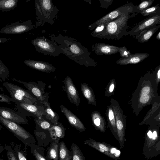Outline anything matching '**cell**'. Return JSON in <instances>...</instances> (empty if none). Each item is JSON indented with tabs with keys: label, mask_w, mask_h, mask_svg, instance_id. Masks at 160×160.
<instances>
[{
	"label": "cell",
	"mask_w": 160,
	"mask_h": 160,
	"mask_svg": "<svg viewBox=\"0 0 160 160\" xmlns=\"http://www.w3.org/2000/svg\"><path fill=\"white\" fill-rule=\"evenodd\" d=\"M34 121L39 127L44 129L48 130L52 125L47 121L42 118H38L36 117Z\"/></svg>",
	"instance_id": "31"
},
{
	"label": "cell",
	"mask_w": 160,
	"mask_h": 160,
	"mask_svg": "<svg viewBox=\"0 0 160 160\" xmlns=\"http://www.w3.org/2000/svg\"><path fill=\"white\" fill-rule=\"evenodd\" d=\"M0 160H3L2 158H0Z\"/></svg>",
	"instance_id": "54"
},
{
	"label": "cell",
	"mask_w": 160,
	"mask_h": 160,
	"mask_svg": "<svg viewBox=\"0 0 160 160\" xmlns=\"http://www.w3.org/2000/svg\"><path fill=\"white\" fill-rule=\"evenodd\" d=\"M120 47L103 43H96L92 47V50L97 55H110L119 52Z\"/></svg>",
	"instance_id": "13"
},
{
	"label": "cell",
	"mask_w": 160,
	"mask_h": 160,
	"mask_svg": "<svg viewBox=\"0 0 160 160\" xmlns=\"http://www.w3.org/2000/svg\"><path fill=\"white\" fill-rule=\"evenodd\" d=\"M147 135L148 137L150 138H152V132L150 131H149L147 133Z\"/></svg>",
	"instance_id": "45"
},
{
	"label": "cell",
	"mask_w": 160,
	"mask_h": 160,
	"mask_svg": "<svg viewBox=\"0 0 160 160\" xmlns=\"http://www.w3.org/2000/svg\"><path fill=\"white\" fill-rule=\"evenodd\" d=\"M4 149V146L0 145V154L2 152Z\"/></svg>",
	"instance_id": "48"
},
{
	"label": "cell",
	"mask_w": 160,
	"mask_h": 160,
	"mask_svg": "<svg viewBox=\"0 0 160 160\" xmlns=\"http://www.w3.org/2000/svg\"><path fill=\"white\" fill-rule=\"evenodd\" d=\"M0 123L25 145H29L30 144L32 141V136L19 124L5 119L1 116Z\"/></svg>",
	"instance_id": "5"
},
{
	"label": "cell",
	"mask_w": 160,
	"mask_h": 160,
	"mask_svg": "<svg viewBox=\"0 0 160 160\" xmlns=\"http://www.w3.org/2000/svg\"><path fill=\"white\" fill-rule=\"evenodd\" d=\"M60 107L61 112L66 118L71 126L81 132L85 131L86 128L84 124L76 115L64 106L60 105Z\"/></svg>",
	"instance_id": "14"
},
{
	"label": "cell",
	"mask_w": 160,
	"mask_h": 160,
	"mask_svg": "<svg viewBox=\"0 0 160 160\" xmlns=\"http://www.w3.org/2000/svg\"><path fill=\"white\" fill-rule=\"evenodd\" d=\"M154 0H142L138 6H136L135 12L140 13L142 11L149 8L152 4Z\"/></svg>",
	"instance_id": "29"
},
{
	"label": "cell",
	"mask_w": 160,
	"mask_h": 160,
	"mask_svg": "<svg viewBox=\"0 0 160 160\" xmlns=\"http://www.w3.org/2000/svg\"><path fill=\"white\" fill-rule=\"evenodd\" d=\"M113 1V0H100L99 1L100 7L107 8L112 3Z\"/></svg>",
	"instance_id": "35"
},
{
	"label": "cell",
	"mask_w": 160,
	"mask_h": 160,
	"mask_svg": "<svg viewBox=\"0 0 160 160\" xmlns=\"http://www.w3.org/2000/svg\"><path fill=\"white\" fill-rule=\"evenodd\" d=\"M11 40L10 38H4L0 37V43H4Z\"/></svg>",
	"instance_id": "42"
},
{
	"label": "cell",
	"mask_w": 160,
	"mask_h": 160,
	"mask_svg": "<svg viewBox=\"0 0 160 160\" xmlns=\"http://www.w3.org/2000/svg\"><path fill=\"white\" fill-rule=\"evenodd\" d=\"M11 98L13 102L15 104L19 103H26L28 104H34L30 100L16 93L9 91Z\"/></svg>",
	"instance_id": "28"
},
{
	"label": "cell",
	"mask_w": 160,
	"mask_h": 160,
	"mask_svg": "<svg viewBox=\"0 0 160 160\" xmlns=\"http://www.w3.org/2000/svg\"><path fill=\"white\" fill-rule=\"evenodd\" d=\"M2 126H1V125L0 124V128L2 129Z\"/></svg>",
	"instance_id": "53"
},
{
	"label": "cell",
	"mask_w": 160,
	"mask_h": 160,
	"mask_svg": "<svg viewBox=\"0 0 160 160\" xmlns=\"http://www.w3.org/2000/svg\"><path fill=\"white\" fill-rule=\"evenodd\" d=\"M71 152L67 148L65 142L62 141L59 143L58 159L59 160H71Z\"/></svg>",
	"instance_id": "22"
},
{
	"label": "cell",
	"mask_w": 160,
	"mask_h": 160,
	"mask_svg": "<svg viewBox=\"0 0 160 160\" xmlns=\"http://www.w3.org/2000/svg\"><path fill=\"white\" fill-rule=\"evenodd\" d=\"M71 150L72 160H86L79 148L74 143H72Z\"/></svg>",
	"instance_id": "26"
},
{
	"label": "cell",
	"mask_w": 160,
	"mask_h": 160,
	"mask_svg": "<svg viewBox=\"0 0 160 160\" xmlns=\"http://www.w3.org/2000/svg\"><path fill=\"white\" fill-rule=\"evenodd\" d=\"M116 125L117 128L119 130H122L123 128V125L122 122L120 120L117 121Z\"/></svg>",
	"instance_id": "40"
},
{
	"label": "cell",
	"mask_w": 160,
	"mask_h": 160,
	"mask_svg": "<svg viewBox=\"0 0 160 160\" xmlns=\"http://www.w3.org/2000/svg\"><path fill=\"white\" fill-rule=\"evenodd\" d=\"M156 38L157 39H158V40H160V32H158V34L157 35Z\"/></svg>",
	"instance_id": "50"
},
{
	"label": "cell",
	"mask_w": 160,
	"mask_h": 160,
	"mask_svg": "<svg viewBox=\"0 0 160 160\" xmlns=\"http://www.w3.org/2000/svg\"><path fill=\"white\" fill-rule=\"evenodd\" d=\"M36 18L38 21L35 26L42 25L48 22L53 24L58 11L50 0H35Z\"/></svg>",
	"instance_id": "3"
},
{
	"label": "cell",
	"mask_w": 160,
	"mask_h": 160,
	"mask_svg": "<svg viewBox=\"0 0 160 160\" xmlns=\"http://www.w3.org/2000/svg\"><path fill=\"white\" fill-rule=\"evenodd\" d=\"M114 88V85L113 84H112L110 86L109 88V91L112 92L113 91Z\"/></svg>",
	"instance_id": "47"
},
{
	"label": "cell",
	"mask_w": 160,
	"mask_h": 160,
	"mask_svg": "<svg viewBox=\"0 0 160 160\" xmlns=\"http://www.w3.org/2000/svg\"><path fill=\"white\" fill-rule=\"evenodd\" d=\"M158 78L159 79L160 78V69L159 68L157 72Z\"/></svg>",
	"instance_id": "49"
},
{
	"label": "cell",
	"mask_w": 160,
	"mask_h": 160,
	"mask_svg": "<svg viewBox=\"0 0 160 160\" xmlns=\"http://www.w3.org/2000/svg\"><path fill=\"white\" fill-rule=\"evenodd\" d=\"M135 8L136 6L131 3L122 5L109 12L97 20L89 26L88 28L91 30H92L100 24L107 22L115 19L124 13L127 12H136Z\"/></svg>",
	"instance_id": "7"
},
{
	"label": "cell",
	"mask_w": 160,
	"mask_h": 160,
	"mask_svg": "<svg viewBox=\"0 0 160 160\" xmlns=\"http://www.w3.org/2000/svg\"><path fill=\"white\" fill-rule=\"evenodd\" d=\"M0 116L18 124H28V120L25 115L8 108L0 106Z\"/></svg>",
	"instance_id": "10"
},
{
	"label": "cell",
	"mask_w": 160,
	"mask_h": 160,
	"mask_svg": "<svg viewBox=\"0 0 160 160\" xmlns=\"http://www.w3.org/2000/svg\"><path fill=\"white\" fill-rule=\"evenodd\" d=\"M117 149L115 148H112L110 150V152L111 154H113L115 153Z\"/></svg>",
	"instance_id": "46"
},
{
	"label": "cell",
	"mask_w": 160,
	"mask_h": 160,
	"mask_svg": "<svg viewBox=\"0 0 160 160\" xmlns=\"http://www.w3.org/2000/svg\"><path fill=\"white\" fill-rule=\"evenodd\" d=\"M23 62L33 69L45 72H53L56 69L52 65L45 62L28 59L24 60Z\"/></svg>",
	"instance_id": "15"
},
{
	"label": "cell",
	"mask_w": 160,
	"mask_h": 160,
	"mask_svg": "<svg viewBox=\"0 0 160 160\" xmlns=\"http://www.w3.org/2000/svg\"><path fill=\"white\" fill-rule=\"evenodd\" d=\"M0 91L2 92H4V90L0 86Z\"/></svg>",
	"instance_id": "51"
},
{
	"label": "cell",
	"mask_w": 160,
	"mask_h": 160,
	"mask_svg": "<svg viewBox=\"0 0 160 160\" xmlns=\"http://www.w3.org/2000/svg\"><path fill=\"white\" fill-rule=\"evenodd\" d=\"M160 28V25L151 26L142 32L138 36H135V38L140 43L146 42L149 40Z\"/></svg>",
	"instance_id": "18"
},
{
	"label": "cell",
	"mask_w": 160,
	"mask_h": 160,
	"mask_svg": "<svg viewBox=\"0 0 160 160\" xmlns=\"http://www.w3.org/2000/svg\"><path fill=\"white\" fill-rule=\"evenodd\" d=\"M33 153L37 160H46L36 149H34L33 150Z\"/></svg>",
	"instance_id": "36"
},
{
	"label": "cell",
	"mask_w": 160,
	"mask_h": 160,
	"mask_svg": "<svg viewBox=\"0 0 160 160\" xmlns=\"http://www.w3.org/2000/svg\"><path fill=\"white\" fill-rule=\"evenodd\" d=\"M137 14L134 12H127L115 19L105 22L103 30L93 37L108 40H117L122 38L127 32L128 20Z\"/></svg>",
	"instance_id": "2"
},
{
	"label": "cell",
	"mask_w": 160,
	"mask_h": 160,
	"mask_svg": "<svg viewBox=\"0 0 160 160\" xmlns=\"http://www.w3.org/2000/svg\"><path fill=\"white\" fill-rule=\"evenodd\" d=\"M1 130V129L0 128V131Z\"/></svg>",
	"instance_id": "55"
},
{
	"label": "cell",
	"mask_w": 160,
	"mask_h": 160,
	"mask_svg": "<svg viewBox=\"0 0 160 160\" xmlns=\"http://www.w3.org/2000/svg\"><path fill=\"white\" fill-rule=\"evenodd\" d=\"M4 147L6 152L8 160H18L16 157L12 147L10 145H5Z\"/></svg>",
	"instance_id": "32"
},
{
	"label": "cell",
	"mask_w": 160,
	"mask_h": 160,
	"mask_svg": "<svg viewBox=\"0 0 160 160\" xmlns=\"http://www.w3.org/2000/svg\"><path fill=\"white\" fill-rule=\"evenodd\" d=\"M142 16L152 17L160 15V6L157 4L142 11L140 13Z\"/></svg>",
	"instance_id": "27"
},
{
	"label": "cell",
	"mask_w": 160,
	"mask_h": 160,
	"mask_svg": "<svg viewBox=\"0 0 160 160\" xmlns=\"http://www.w3.org/2000/svg\"><path fill=\"white\" fill-rule=\"evenodd\" d=\"M31 43L38 52L45 55L56 57L61 53L63 54V51L59 45L44 36L34 39L31 40Z\"/></svg>",
	"instance_id": "4"
},
{
	"label": "cell",
	"mask_w": 160,
	"mask_h": 160,
	"mask_svg": "<svg viewBox=\"0 0 160 160\" xmlns=\"http://www.w3.org/2000/svg\"><path fill=\"white\" fill-rule=\"evenodd\" d=\"M18 0H0V11H10L15 8Z\"/></svg>",
	"instance_id": "23"
},
{
	"label": "cell",
	"mask_w": 160,
	"mask_h": 160,
	"mask_svg": "<svg viewBox=\"0 0 160 160\" xmlns=\"http://www.w3.org/2000/svg\"><path fill=\"white\" fill-rule=\"evenodd\" d=\"M92 119H93V122L94 125L97 126H99L100 124V120L98 118H96L95 115L94 114L92 116Z\"/></svg>",
	"instance_id": "39"
},
{
	"label": "cell",
	"mask_w": 160,
	"mask_h": 160,
	"mask_svg": "<svg viewBox=\"0 0 160 160\" xmlns=\"http://www.w3.org/2000/svg\"><path fill=\"white\" fill-rule=\"evenodd\" d=\"M3 81L1 79V77L0 76V82H2Z\"/></svg>",
	"instance_id": "52"
},
{
	"label": "cell",
	"mask_w": 160,
	"mask_h": 160,
	"mask_svg": "<svg viewBox=\"0 0 160 160\" xmlns=\"http://www.w3.org/2000/svg\"><path fill=\"white\" fill-rule=\"evenodd\" d=\"M3 85L8 91H11L26 98L30 100L34 104H37V99L28 91L16 85L8 82L2 83Z\"/></svg>",
	"instance_id": "16"
},
{
	"label": "cell",
	"mask_w": 160,
	"mask_h": 160,
	"mask_svg": "<svg viewBox=\"0 0 160 160\" xmlns=\"http://www.w3.org/2000/svg\"><path fill=\"white\" fill-rule=\"evenodd\" d=\"M42 104L44 106V116L49 120L53 125H57L59 118L58 115L52 109L50 103L48 101H45Z\"/></svg>",
	"instance_id": "20"
},
{
	"label": "cell",
	"mask_w": 160,
	"mask_h": 160,
	"mask_svg": "<svg viewBox=\"0 0 160 160\" xmlns=\"http://www.w3.org/2000/svg\"><path fill=\"white\" fill-rule=\"evenodd\" d=\"M11 102H13V100L11 97L4 93H0V102H5L10 103Z\"/></svg>",
	"instance_id": "34"
},
{
	"label": "cell",
	"mask_w": 160,
	"mask_h": 160,
	"mask_svg": "<svg viewBox=\"0 0 160 160\" xmlns=\"http://www.w3.org/2000/svg\"><path fill=\"white\" fill-rule=\"evenodd\" d=\"M81 89L83 96L88 100L89 103H93L94 99L91 88L85 83H81Z\"/></svg>",
	"instance_id": "25"
},
{
	"label": "cell",
	"mask_w": 160,
	"mask_h": 160,
	"mask_svg": "<svg viewBox=\"0 0 160 160\" xmlns=\"http://www.w3.org/2000/svg\"><path fill=\"white\" fill-rule=\"evenodd\" d=\"M48 130L51 138L53 140H59L60 139L64 137L65 129L61 122H58L56 125H52Z\"/></svg>",
	"instance_id": "19"
},
{
	"label": "cell",
	"mask_w": 160,
	"mask_h": 160,
	"mask_svg": "<svg viewBox=\"0 0 160 160\" xmlns=\"http://www.w3.org/2000/svg\"><path fill=\"white\" fill-rule=\"evenodd\" d=\"M119 52L121 58L127 57L131 54L125 46L120 47Z\"/></svg>",
	"instance_id": "33"
},
{
	"label": "cell",
	"mask_w": 160,
	"mask_h": 160,
	"mask_svg": "<svg viewBox=\"0 0 160 160\" xmlns=\"http://www.w3.org/2000/svg\"><path fill=\"white\" fill-rule=\"evenodd\" d=\"M149 97L147 95L142 96L140 98V101L142 103L147 102L149 99Z\"/></svg>",
	"instance_id": "38"
},
{
	"label": "cell",
	"mask_w": 160,
	"mask_h": 160,
	"mask_svg": "<svg viewBox=\"0 0 160 160\" xmlns=\"http://www.w3.org/2000/svg\"><path fill=\"white\" fill-rule=\"evenodd\" d=\"M63 82V90L66 92L69 100L72 103L78 106L80 103L79 95L72 79L67 76Z\"/></svg>",
	"instance_id": "11"
},
{
	"label": "cell",
	"mask_w": 160,
	"mask_h": 160,
	"mask_svg": "<svg viewBox=\"0 0 160 160\" xmlns=\"http://www.w3.org/2000/svg\"><path fill=\"white\" fill-rule=\"evenodd\" d=\"M10 145L18 160H27L25 153L22 149L21 145L13 142L10 143Z\"/></svg>",
	"instance_id": "24"
},
{
	"label": "cell",
	"mask_w": 160,
	"mask_h": 160,
	"mask_svg": "<svg viewBox=\"0 0 160 160\" xmlns=\"http://www.w3.org/2000/svg\"><path fill=\"white\" fill-rule=\"evenodd\" d=\"M150 55L145 52H139L130 54L128 57L121 58L116 62L120 65L137 64L148 58Z\"/></svg>",
	"instance_id": "17"
},
{
	"label": "cell",
	"mask_w": 160,
	"mask_h": 160,
	"mask_svg": "<svg viewBox=\"0 0 160 160\" xmlns=\"http://www.w3.org/2000/svg\"><path fill=\"white\" fill-rule=\"evenodd\" d=\"M152 138L153 139L155 140L156 139V138L157 137V132L156 131H154L152 133Z\"/></svg>",
	"instance_id": "44"
},
{
	"label": "cell",
	"mask_w": 160,
	"mask_h": 160,
	"mask_svg": "<svg viewBox=\"0 0 160 160\" xmlns=\"http://www.w3.org/2000/svg\"><path fill=\"white\" fill-rule=\"evenodd\" d=\"M150 88L149 87L146 86L142 88V90L141 93L142 96L146 95L150 92Z\"/></svg>",
	"instance_id": "37"
},
{
	"label": "cell",
	"mask_w": 160,
	"mask_h": 160,
	"mask_svg": "<svg viewBox=\"0 0 160 160\" xmlns=\"http://www.w3.org/2000/svg\"><path fill=\"white\" fill-rule=\"evenodd\" d=\"M108 117L109 120L111 121V122L114 119V117L113 113L111 110H110L109 111Z\"/></svg>",
	"instance_id": "41"
},
{
	"label": "cell",
	"mask_w": 160,
	"mask_h": 160,
	"mask_svg": "<svg viewBox=\"0 0 160 160\" xmlns=\"http://www.w3.org/2000/svg\"><path fill=\"white\" fill-rule=\"evenodd\" d=\"M12 80L22 84L42 104L45 101H48L49 94L45 92L46 84L43 82L40 81H37L38 83L33 81L26 82L14 78Z\"/></svg>",
	"instance_id": "6"
},
{
	"label": "cell",
	"mask_w": 160,
	"mask_h": 160,
	"mask_svg": "<svg viewBox=\"0 0 160 160\" xmlns=\"http://www.w3.org/2000/svg\"><path fill=\"white\" fill-rule=\"evenodd\" d=\"M160 24V15L149 17L139 22L130 31H127L125 35L137 36L148 28Z\"/></svg>",
	"instance_id": "9"
},
{
	"label": "cell",
	"mask_w": 160,
	"mask_h": 160,
	"mask_svg": "<svg viewBox=\"0 0 160 160\" xmlns=\"http://www.w3.org/2000/svg\"><path fill=\"white\" fill-rule=\"evenodd\" d=\"M15 107L18 111L22 113L25 111L34 115L38 118L44 116V108L42 105L40 106L35 104L21 102L16 104Z\"/></svg>",
	"instance_id": "12"
},
{
	"label": "cell",
	"mask_w": 160,
	"mask_h": 160,
	"mask_svg": "<svg viewBox=\"0 0 160 160\" xmlns=\"http://www.w3.org/2000/svg\"><path fill=\"white\" fill-rule=\"evenodd\" d=\"M10 74L8 68L0 59V76L3 81L8 80Z\"/></svg>",
	"instance_id": "30"
},
{
	"label": "cell",
	"mask_w": 160,
	"mask_h": 160,
	"mask_svg": "<svg viewBox=\"0 0 160 160\" xmlns=\"http://www.w3.org/2000/svg\"><path fill=\"white\" fill-rule=\"evenodd\" d=\"M51 39L58 44L63 54L80 65L86 67L95 66L96 62L90 57V53L80 42L70 37L61 34L49 36Z\"/></svg>",
	"instance_id": "1"
},
{
	"label": "cell",
	"mask_w": 160,
	"mask_h": 160,
	"mask_svg": "<svg viewBox=\"0 0 160 160\" xmlns=\"http://www.w3.org/2000/svg\"><path fill=\"white\" fill-rule=\"evenodd\" d=\"M34 26L30 20L22 22H17L2 27L0 33L6 34H17L23 33L32 30Z\"/></svg>",
	"instance_id": "8"
},
{
	"label": "cell",
	"mask_w": 160,
	"mask_h": 160,
	"mask_svg": "<svg viewBox=\"0 0 160 160\" xmlns=\"http://www.w3.org/2000/svg\"><path fill=\"white\" fill-rule=\"evenodd\" d=\"M59 142V140H54L49 147L47 158L49 159L58 160Z\"/></svg>",
	"instance_id": "21"
},
{
	"label": "cell",
	"mask_w": 160,
	"mask_h": 160,
	"mask_svg": "<svg viewBox=\"0 0 160 160\" xmlns=\"http://www.w3.org/2000/svg\"><path fill=\"white\" fill-rule=\"evenodd\" d=\"M120 154V152L119 150H117L114 153L115 157L118 158Z\"/></svg>",
	"instance_id": "43"
}]
</instances>
